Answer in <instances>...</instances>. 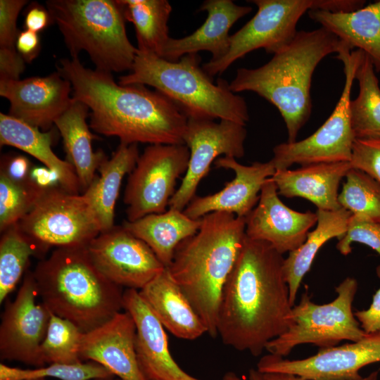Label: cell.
Instances as JSON below:
<instances>
[{
  "mask_svg": "<svg viewBox=\"0 0 380 380\" xmlns=\"http://www.w3.org/2000/svg\"><path fill=\"white\" fill-rule=\"evenodd\" d=\"M284 260L267 243L246 236L221 296L217 336L224 344L258 356L286 331L293 305Z\"/></svg>",
  "mask_w": 380,
  "mask_h": 380,
  "instance_id": "1",
  "label": "cell"
},
{
  "mask_svg": "<svg viewBox=\"0 0 380 380\" xmlns=\"http://www.w3.org/2000/svg\"><path fill=\"white\" fill-rule=\"evenodd\" d=\"M72 99L91 110L89 127L120 144H184L188 118L169 98L142 84L121 85L112 73L85 68L77 58L60 61Z\"/></svg>",
  "mask_w": 380,
  "mask_h": 380,
  "instance_id": "2",
  "label": "cell"
},
{
  "mask_svg": "<svg viewBox=\"0 0 380 380\" xmlns=\"http://www.w3.org/2000/svg\"><path fill=\"white\" fill-rule=\"evenodd\" d=\"M246 238L245 217L208 213L198 231L178 245L167 267L213 338L217 336L222 291Z\"/></svg>",
  "mask_w": 380,
  "mask_h": 380,
  "instance_id": "3",
  "label": "cell"
},
{
  "mask_svg": "<svg viewBox=\"0 0 380 380\" xmlns=\"http://www.w3.org/2000/svg\"><path fill=\"white\" fill-rule=\"evenodd\" d=\"M341 46L340 39L323 27L298 31L293 39L265 65L239 68L229 88L235 94L255 92L274 105L286 125L287 142H294L310 116L315 70L324 58L337 53Z\"/></svg>",
  "mask_w": 380,
  "mask_h": 380,
  "instance_id": "4",
  "label": "cell"
},
{
  "mask_svg": "<svg viewBox=\"0 0 380 380\" xmlns=\"http://www.w3.org/2000/svg\"><path fill=\"white\" fill-rule=\"evenodd\" d=\"M39 297L49 311L83 333L102 325L123 308V288L94 265L87 246L56 248L32 271Z\"/></svg>",
  "mask_w": 380,
  "mask_h": 380,
  "instance_id": "5",
  "label": "cell"
},
{
  "mask_svg": "<svg viewBox=\"0 0 380 380\" xmlns=\"http://www.w3.org/2000/svg\"><path fill=\"white\" fill-rule=\"evenodd\" d=\"M201 61L198 53L172 62L137 49L131 72L121 76L118 83L154 87L188 118L226 120L246 126L249 113L245 99L231 91L225 80L214 83L200 66Z\"/></svg>",
  "mask_w": 380,
  "mask_h": 380,
  "instance_id": "6",
  "label": "cell"
},
{
  "mask_svg": "<svg viewBox=\"0 0 380 380\" xmlns=\"http://www.w3.org/2000/svg\"><path fill=\"white\" fill-rule=\"evenodd\" d=\"M46 8L72 58L84 51L96 70H131L137 48L127 37L118 1L49 0Z\"/></svg>",
  "mask_w": 380,
  "mask_h": 380,
  "instance_id": "7",
  "label": "cell"
},
{
  "mask_svg": "<svg viewBox=\"0 0 380 380\" xmlns=\"http://www.w3.org/2000/svg\"><path fill=\"white\" fill-rule=\"evenodd\" d=\"M335 290V299L322 305L312 302L308 293H304L299 303L291 310L286 331L269 342L265 350L270 354L286 357L301 344L327 348L343 341L352 342L362 338L366 333L352 308L357 290V280L348 277Z\"/></svg>",
  "mask_w": 380,
  "mask_h": 380,
  "instance_id": "8",
  "label": "cell"
},
{
  "mask_svg": "<svg viewBox=\"0 0 380 380\" xmlns=\"http://www.w3.org/2000/svg\"><path fill=\"white\" fill-rule=\"evenodd\" d=\"M364 53L350 50L344 44L336 58L343 65V89L332 113L312 134L300 141L279 144L270 160L276 170L317 163L350 162L355 141L350 122V103L356 69Z\"/></svg>",
  "mask_w": 380,
  "mask_h": 380,
  "instance_id": "9",
  "label": "cell"
},
{
  "mask_svg": "<svg viewBox=\"0 0 380 380\" xmlns=\"http://www.w3.org/2000/svg\"><path fill=\"white\" fill-rule=\"evenodd\" d=\"M18 224L46 250L87 246L101 232L86 196L70 194L59 185L46 188Z\"/></svg>",
  "mask_w": 380,
  "mask_h": 380,
  "instance_id": "10",
  "label": "cell"
},
{
  "mask_svg": "<svg viewBox=\"0 0 380 380\" xmlns=\"http://www.w3.org/2000/svg\"><path fill=\"white\" fill-rule=\"evenodd\" d=\"M189 157L185 144H151L144 149L129 174L124 192L127 221L167 210L177 179L186 173Z\"/></svg>",
  "mask_w": 380,
  "mask_h": 380,
  "instance_id": "11",
  "label": "cell"
},
{
  "mask_svg": "<svg viewBox=\"0 0 380 380\" xmlns=\"http://www.w3.org/2000/svg\"><path fill=\"white\" fill-rule=\"evenodd\" d=\"M258 7L255 15L230 35L228 52L221 59L202 65L211 77L223 73L234 62L248 53L264 49L273 55L295 37L300 18L312 8L314 0H252Z\"/></svg>",
  "mask_w": 380,
  "mask_h": 380,
  "instance_id": "12",
  "label": "cell"
},
{
  "mask_svg": "<svg viewBox=\"0 0 380 380\" xmlns=\"http://www.w3.org/2000/svg\"><path fill=\"white\" fill-rule=\"evenodd\" d=\"M246 126L226 120L188 118L184 144L190 152L186 173L169 202V208L183 211L196 196L202 179L208 173L217 157L240 158L244 156Z\"/></svg>",
  "mask_w": 380,
  "mask_h": 380,
  "instance_id": "13",
  "label": "cell"
},
{
  "mask_svg": "<svg viewBox=\"0 0 380 380\" xmlns=\"http://www.w3.org/2000/svg\"><path fill=\"white\" fill-rule=\"evenodd\" d=\"M380 362V333L366 334L359 341L319 348L310 357L289 360L268 353L257 364L262 374L284 373L305 380H360V369Z\"/></svg>",
  "mask_w": 380,
  "mask_h": 380,
  "instance_id": "14",
  "label": "cell"
},
{
  "mask_svg": "<svg viewBox=\"0 0 380 380\" xmlns=\"http://www.w3.org/2000/svg\"><path fill=\"white\" fill-rule=\"evenodd\" d=\"M39 297L33 272L27 270L13 301H7L0 324V358L43 367L39 348L51 312Z\"/></svg>",
  "mask_w": 380,
  "mask_h": 380,
  "instance_id": "15",
  "label": "cell"
},
{
  "mask_svg": "<svg viewBox=\"0 0 380 380\" xmlns=\"http://www.w3.org/2000/svg\"><path fill=\"white\" fill-rule=\"evenodd\" d=\"M87 250L96 267L126 289L141 290L166 268L145 242L122 225L101 232Z\"/></svg>",
  "mask_w": 380,
  "mask_h": 380,
  "instance_id": "16",
  "label": "cell"
},
{
  "mask_svg": "<svg viewBox=\"0 0 380 380\" xmlns=\"http://www.w3.org/2000/svg\"><path fill=\"white\" fill-rule=\"evenodd\" d=\"M317 222L316 213H302L286 205L270 177L262 187L258 204L245 217L246 234L267 243L283 255L298 248Z\"/></svg>",
  "mask_w": 380,
  "mask_h": 380,
  "instance_id": "17",
  "label": "cell"
},
{
  "mask_svg": "<svg viewBox=\"0 0 380 380\" xmlns=\"http://www.w3.org/2000/svg\"><path fill=\"white\" fill-rule=\"evenodd\" d=\"M123 308L135 322L137 357L146 380H201L189 374L174 360L164 327L139 291H124ZM222 380L241 379L234 372H228Z\"/></svg>",
  "mask_w": 380,
  "mask_h": 380,
  "instance_id": "18",
  "label": "cell"
},
{
  "mask_svg": "<svg viewBox=\"0 0 380 380\" xmlns=\"http://www.w3.org/2000/svg\"><path fill=\"white\" fill-rule=\"evenodd\" d=\"M71 84L58 72L46 77L0 80V95L10 103L9 115L49 131L70 106Z\"/></svg>",
  "mask_w": 380,
  "mask_h": 380,
  "instance_id": "19",
  "label": "cell"
},
{
  "mask_svg": "<svg viewBox=\"0 0 380 380\" xmlns=\"http://www.w3.org/2000/svg\"><path fill=\"white\" fill-rule=\"evenodd\" d=\"M215 165L232 170L235 176L218 192L205 196H196L183 210L191 219H201L213 212L229 213L246 217L258 204L265 181L276 172L270 160L244 165L234 158L224 156L217 158Z\"/></svg>",
  "mask_w": 380,
  "mask_h": 380,
  "instance_id": "20",
  "label": "cell"
},
{
  "mask_svg": "<svg viewBox=\"0 0 380 380\" xmlns=\"http://www.w3.org/2000/svg\"><path fill=\"white\" fill-rule=\"evenodd\" d=\"M80 354L82 361L102 365L120 380H146L137 357L135 322L125 310L83 333Z\"/></svg>",
  "mask_w": 380,
  "mask_h": 380,
  "instance_id": "21",
  "label": "cell"
},
{
  "mask_svg": "<svg viewBox=\"0 0 380 380\" xmlns=\"http://www.w3.org/2000/svg\"><path fill=\"white\" fill-rule=\"evenodd\" d=\"M251 11V6L236 5L232 0L203 1L198 11H206L208 13L204 23L189 36L179 39L170 37L161 58L176 62L185 55L207 51L212 54L210 61L221 59L229 48L230 28Z\"/></svg>",
  "mask_w": 380,
  "mask_h": 380,
  "instance_id": "22",
  "label": "cell"
},
{
  "mask_svg": "<svg viewBox=\"0 0 380 380\" xmlns=\"http://www.w3.org/2000/svg\"><path fill=\"white\" fill-rule=\"evenodd\" d=\"M351 168L350 162L310 164L296 170H276L271 178L279 195L303 198L319 210L334 211L341 208L338 187Z\"/></svg>",
  "mask_w": 380,
  "mask_h": 380,
  "instance_id": "23",
  "label": "cell"
},
{
  "mask_svg": "<svg viewBox=\"0 0 380 380\" xmlns=\"http://www.w3.org/2000/svg\"><path fill=\"white\" fill-rule=\"evenodd\" d=\"M165 329L179 338L194 340L207 329L166 267L139 291Z\"/></svg>",
  "mask_w": 380,
  "mask_h": 380,
  "instance_id": "24",
  "label": "cell"
},
{
  "mask_svg": "<svg viewBox=\"0 0 380 380\" xmlns=\"http://www.w3.org/2000/svg\"><path fill=\"white\" fill-rule=\"evenodd\" d=\"M309 17L334 34L350 50H361L380 72V0L355 11L333 13L310 10Z\"/></svg>",
  "mask_w": 380,
  "mask_h": 380,
  "instance_id": "25",
  "label": "cell"
},
{
  "mask_svg": "<svg viewBox=\"0 0 380 380\" xmlns=\"http://www.w3.org/2000/svg\"><path fill=\"white\" fill-rule=\"evenodd\" d=\"M54 133L51 129L41 132L8 114L0 113V144L17 148L40 161L45 167L55 174L58 184L68 192L80 194L78 178L73 167L58 158L51 145Z\"/></svg>",
  "mask_w": 380,
  "mask_h": 380,
  "instance_id": "26",
  "label": "cell"
},
{
  "mask_svg": "<svg viewBox=\"0 0 380 380\" xmlns=\"http://www.w3.org/2000/svg\"><path fill=\"white\" fill-rule=\"evenodd\" d=\"M89 110L85 104L72 99L68 108L54 122L63 140L66 160L76 172L82 194L107 158L102 151L95 152L92 148V141L97 137L91 132L86 122Z\"/></svg>",
  "mask_w": 380,
  "mask_h": 380,
  "instance_id": "27",
  "label": "cell"
},
{
  "mask_svg": "<svg viewBox=\"0 0 380 380\" xmlns=\"http://www.w3.org/2000/svg\"><path fill=\"white\" fill-rule=\"evenodd\" d=\"M201 218L194 220L183 211L169 208L163 213L147 215L122 224L134 236L145 242L165 267L173 259L178 245L199 229Z\"/></svg>",
  "mask_w": 380,
  "mask_h": 380,
  "instance_id": "28",
  "label": "cell"
},
{
  "mask_svg": "<svg viewBox=\"0 0 380 380\" xmlns=\"http://www.w3.org/2000/svg\"><path fill=\"white\" fill-rule=\"evenodd\" d=\"M316 227L309 232L305 241L284 258L283 271L289 289V298L293 306L300 283L309 272L320 248L333 238H342L352 215L347 210L330 211L317 209Z\"/></svg>",
  "mask_w": 380,
  "mask_h": 380,
  "instance_id": "29",
  "label": "cell"
},
{
  "mask_svg": "<svg viewBox=\"0 0 380 380\" xmlns=\"http://www.w3.org/2000/svg\"><path fill=\"white\" fill-rule=\"evenodd\" d=\"M139 157L137 144H120L110 158H106L96 178L83 193L89 199L101 227V232L114 224L115 203L122 179L134 168Z\"/></svg>",
  "mask_w": 380,
  "mask_h": 380,
  "instance_id": "30",
  "label": "cell"
},
{
  "mask_svg": "<svg viewBox=\"0 0 380 380\" xmlns=\"http://www.w3.org/2000/svg\"><path fill=\"white\" fill-rule=\"evenodd\" d=\"M124 18L135 28L137 49L162 56L170 38L168 20L172 8L167 0H119Z\"/></svg>",
  "mask_w": 380,
  "mask_h": 380,
  "instance_id": "31",
  "label": "cell"
},
{
  "mask_svg": "<svg viewBox=\"0 0 380 380\" xmlns=\"http://www.w3.org/2000/svg\"><path fill=\"white\" fill-rule=\"evenodd\" d=\"M357 96L350 101V122L355 139H380V87L376 71L364 53L356 69Z\"/></svg>",
  "mask_w": 380,
  "mask_h": 380,
  "instance_id": "32",
  "label": "cell"
},
{
  "mask_svg": "<svg viewBox=\"0 0 380 380\" xmlns=\"http://www.w3.org/2000/svg\"><path fill=\"white\" fill-rule=\"evenodd\" d=\"M0 303L13 291L25 273L31 256L47 251L24 233L18 223L1 232Z\"/></svg>",
  "mask_w": 380,
  "mask_h": 380,
  "instance_id": "33",
  "label": "cell"
},
{
  "mask_svg": "<svg viewBox=\"0 0 380 380\" xmlns=\"http://www.w3.org/2000/svg\"><path fill=\"white\" fill-rule=\"evenodd\" d=\"M82 334L70 321L51 313L45 338L39 348L43 365L83 362L80 354Z\"/></svg>",
  "mask_w": 380,
  "mask_h": 380,
  "instance_id": "34",
  "label": "cell"
},
{
  "mask_svg": "<svg viewBox=\"0 0 380 380\" xmlns=\"http://www.w3.org/2000/svg\"><path fill=\"white\" fill-rule=\"evenodd\" d=\"M338 201L351 214L380 222V183L363 171L351 168Z\"/></svg>",
  "mask_w": 380,
  "mask_h": 380,
  "instance_id": "35",
  "label": "cell"
},
{
  "mask_svg": "<svg viewBox=\"0 0 380 380\" xmlns=\"http://www.w3.org/2000/svg\"><path fill=\"white\" fill-rule=\"evenodd\" d=\"M56 378L61 380H96L114 376L102 365L93 362L77 364L53 363L35 369H21L0 364V380H27Z\"/></svg>",
  "mask_w": 380,
  "mask_h": 380,
  "instance_id": "36",
  "label": "cell"
},
{
  "mask_svg": "<svg viewBox=\"0 0 380 380\" xmlns=\"http://www.w3.org/2000/svg\"><path fill=\"white\" fill-rule=\"evenodd\" d=\"M42 188L32 179L20 182L0 172V231L18 222L31 210Z\"/></svg>",
  "mask_w": 380,
  "mask_h": 380,
  "instance_id": "37",
  "label": "cell"
},
{
  "mask_svg": "<svg viewBox=\"0 0 380 380\" xmlns=\"http://www.w3.org/2000/svg\"><path fill=\"white\" fill-rule=\"evenodd\" d=\"M353 242L365 244L380 255V222L352 214L345 235L338 239L337 250L343 255L351 253Z\"/></svg>",
  "mask_w": 380,
  "mask_h": 380,
  "instance_id": "38",
  "label": "cell"
},
{
  "mask_svg": "<svg viewBox=\"0 0 380 380\" xmlns=\"http://www.w3.org/2000/svg\"><path fill=\"white\" fill-rule=\"evenodd\" d=\"M350 163L380 183V139H355Z\"/></svg>",
  "mask_w": 380,
  "mask_h": 380,
  "instance_id": "39",
  "label": "cell"
},
{
  "mask_svg": "<svg viewBox=\"0 0 380 380\" xmlns=\"http://www.w3.org/2000/svg\"><path fill=\"white\" fill-rule=\"evenodd\" d=\"M26 0L0 1V48L16 49L15 43L20 31L16 23Z\"/></svg>",
  "mask_w": 380,
  "mask_h": 380,
  "instance_id": "40",
  "label": "cell"
},
{
  "mask_svg": "<svg viewBox=\"0 0 380 380\" xmlns=\"http://www.w3.org/2000/svg\"><path fill=\"white\" fill-rule=\"evenodd\" d=\"M376 272L380 278V265L376 267ZM354 315L365 333H380V288L374 294L369 307L357 310Z\"/></svg>",
  "mask_w": 380,
  "mask_h": 380,
  "instance_id": "41",
  "label": "cell"
},
{
  "mask_svg": "<svg viewBox=\"0 0 380 380\" xmlns=\"http://www.w3.org/2000/svg\"><path fill=\"white\" fill-rule=\"evenodd\" d=\"M25 61L16 49L0 48V80H20Z\"/></svg>",
  "mask_w": 380,
  "mask_h": 380,
  "instance_id": "42",
  "label": "cell"
},
{
  "mask_svg": "<svg viewBox=\"0 0 380 380\" xmlns=\"http://www.w3.org/2000/svg\"><path fill=\"white\" fill-rule=\"evenodd\" d=\"M32 167L29 160L24 156H4L1 160L0 172L13 180L27 182L31 180Z\"/></svg>",
  "mask_w": 380,
  "mask_h": 380,
  "instance_id": "43",
  "label": "cell"
},
{
  "mask_svg": "<svg viewBox=\"0 0 380 380\" xmlns=\"http://www.w3.org/2000/svg\"><path fill=\"white\" fill-rule=\"evenodd\" d=\"M15 48L25 62L31 63L40 50V41L38 33L25 29L19 32Z\"/></svg>",
  "mask_w": 380,
  "mask_h": 380,
  "instance_id": "44",
  "label": "cell"
},
{
  "mask_svg": "<svg viewBox=\"0 0 380 380\" xmlns=\"http://www.w3.org/2000/svg\"><path fill=\"white\" fill-rule=\"evenodd\" d=\"M362 0H314L312 8L333 13H346L355 11L365 6Z\"/></svg>",
  "mask_w": 380,
  "mask_h": 380,
  "instance_id": "45",
  "label": "cell"
},
{
  "mask_svg": "<svg viewBox=\"0 0 380 380\" xmlns=\"http://www.w3.org/2000/svg\"><path fill=\"white\" fill-rule=\"evenodd\" d=\"M52 22L51 15L47 10L38 4L30 6L25 18V29L39 32L44 30Z\"/></svg>",
  "mask_w": 380,
  "mask_h": 380,
  "instance_id": "46",
  "label": "cell"
},
{
  "mask_svg": "<svg viewBox=\"0 0 380 380\" xmlns=\"http://www.w3.org/2000/svg\"><path fill=\"white\" fill-rule=\"evenodd\" d=\"M379 370L370 373L368 376L362 377L360 380H377L379 377ZM265 380H305L301 377L284 373H267L262 374Z\"/></svg>",
  "mask_w": 380,
  "mask_h": 380,
  "instance_id": "47",
  "label": "cell"
},
{
  "mask_svg": "<svg viewBox=\"0 0 380 380\" xmlns=\"http://www.w3.org/2000/svg\"><path fill=\"white\" fill-rule=\"evenodd\" d=\"M248 380H265L262 373L257 369H251L248 372Z\"/></svg>",
  "mask_w": 380,
  "mask_h": 380,
  "instance_id": "48",
  "label": "cell"
},
{
  "mask_svg": "<svg viewBox=\"0 0 380 380\" xmlns=\"http://www.w3.org/2000/svg\"><path fill=\"white\" fill-rule=\"evenodd\" d=\"M96 380H116V379H115L114 378H113V379H96Z\"/></svg>",
  "mask_w": 380,
  "mask_h": 380,
  "instance_id": "49",
  "label": "cell"
},
{
  "mask_svg": "<svg viewBox=\"0 0 380 380\" xmlns=\"http://www.w3.org/2000/svg\"><path fill=\"white\" fill-rule=\"evenodd\" d=\"M27 380H46V379H27Z\"/></svg>",
  "mask_w": 380,
  "mask_h": 380,
  "instance_id": "50",
  "label": "cell"
},
{
  "mask_svg": "<svg viewBox=\"0 0 380 380\" xmlns=\"http://www.w3.org/2000/svg\"><path fill=\"white\" fill-rule=\"evenodd\" d=\"M116 380H120L119 379H116Z\"/></svg>",
  "mask_w": 380,
  "mask_h": 380,
  "instance_id": "51",
  "label": "cell"
}]
</instances>
